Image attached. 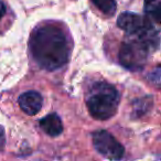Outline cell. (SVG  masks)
I'll return each instance as SVG.
<instances>
[{"label": "cell", "instance_id": "9c48e42d", "mask_svg": "<svg viewBox=\"0 0 161 161\" xmlns=\"http://www.w3.org/2000/svg\"><path fill=\"white\" fill-rule=\"evenodd\" d=\"M93 3L106 16H114L117 9V5L115 0H93Z\"/></svg>", "mask_w": 161, "mask_h": 161}, {"label": "cell", "instance_id": "5b68a950", "mask_svg": "<svg viewBox=\"0 0 161 161\" xmlns=\"http://www.w3.org/2000/svg\"><path fill=\"white\" fill-rule=\"evenodd\" d=\"M153 22L154 21L149 18H143L139 14H135L131 12H125L119 16L117 25L121 30H124L127 36H137L147 30L150 25H153Z\"/></svg>", "mask_w": 161, "mask_h": 161}, {"label": "cell", "instance_id": "277c9868", "mask_svg": "<svg viewBox=\"0 0 161 161\" xmlns=\"http://www.w3.org/2000/svg\"><path fill=\"white\" fill-rule=\"evenodd\" d=\"M93 145L96 151L110 160H119L124 157V146L106 130H97L93 134Z\"/></svg>", "mask_w": 161, "mask_h": 161}, {"label": "cell", "instance_id": "7a4b0ae2", "mask_svg": "<svg viewBox=\"0 0 161 161\" xmlns=\"http://www.w3.org/2000/svg\"><path fill=\"white\" fill-rule=\"evenodd\" d=\"M86 104L90 114L99 120H106L117 113L119 94L113 85L105 82L93 84L86 96Z\"/></svg>", "mask_w": 161, "mask_h": 161}, {"label": "cell", "instance_id": "30bf717a", "mask_svg": "<svg viewBox=\"0 0 161 161\" xmlns=\"http://www.w3.org/2000/svg\"><path fill=\"white\" fill-rule=\"evenodd\" d=\"M149 80H151L152 83L156 84L157 87L160 86V67L157 66L154 71H152L149 74Z\"/></svg>", "mask_w": 161, "mask_h": 161}, {"label": "cell", "instance_id": "ba28073f", "mask_svg": "<svg viewBox=\"0 0 161 161\" xmlns=\"http://www.w3.org/2000/svg\"><path fill=\"white\" fill-rule=\"evenodd\" d=\"M145 11L149 19L156 23L160 22V0H146L145 1Z\"/></svg>", "mask_w": 161, "mask_h": 161}, {"label": "cell", "instance_id": "6da1fadb", "mask_svg": "<svg viewBox=\"0 0 161 161\" xmlns=\"http://www.w3.org/2000/svg\"><path fill=\"white\" fill-rule=\"evenodd\" d=\"M29 45L34 61L47 71H55L69 61L71 50L67 38L62 29L53 25L34 30Z\"/></svg>", "mask_w": 161, "mask_h": 161}, {"label": "cell", "instance_id": "3957f363", "mask_svg": "<svg viewBox=\"0 0 161 161\" xmlns=\"http://www.w3.org/2000/svg\"><path fill=\"white\" fill-rule=\"evenodd\" d=\"M152 52L150 47L135 36H127L119 49V62L124 67L130 71H140L145 67L149 53Z\"/></svg>", "mask_w": 161, "mask_h": 161}, {"label": "cell", "instance_id": "7c38bea8", "mask_svg": "<svg viewBox=\"0 0 161 161\" xmlns=\"http://www.w3.org/2000/svg\"><path fill=\"white\" fill-rule=\"evenodd\" d=\"M5 12H6V7H5V5H3V1H0V19L3 18Z\"/></svg>", "mask_w": 161, "mask_h": 161}, {"label": "cell", "instance_id": "8992f818", "mask_svg": "<svg viewBox=\"0 0 161 161\" xmlns=\"http://www.w3.org/2000/svg\"><path fill=\"white\" fill-rule=\"evenodd\" d=\"M43 99L42 96L38 92H25L19 97V105L20 108L25 113V114L33 116L36 115L42 108Z\"/></svg>", "mask_w": 161, "mask_h": 161}, {"label": "cell", "instance_id": "52a82bcc", "mask_svg": "<svg viewBox=\"0 0 161 161\" xmlns=\"http://www.w3.org/2000/svg\"><path fill=\"white\" fill-rule=\"evenodd\" d=\"M40 127L45 134L51 137L58 136L63 131L62 121L56 114H50L41 119Z\"/></svg>", "mask_w": 161, "mask_h": 161}, {"label": "cell", "instance_id": "8fae6325", "mask_svg": "<svg viewBox=\"0 0 161 161\" xmlns=\"http://www.w3.org/2000/svg\"><path fill=\"white\" fill-rule=\"evenodd\" d=\"M6 143V136H5V129L3 126H0V151L3 150Z\"/></svg>", "mask_w": 161, "mask_h": 161}]
</instances>
